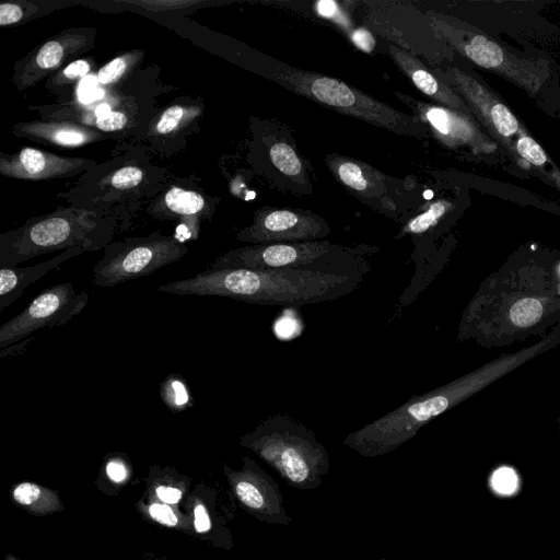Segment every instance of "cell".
<instances>
[{"label":"cell","instance_id":"obj_1","mask_svg":"<svg viewBox=\"0 0 560 560\" xmlns=\"http://www.w3.org/2000/svg\"><path fill=\"white\" fill-rule=\"evenodd\" d=\"M368 271L220 268L158 287L177 295L230 298L258 305L300 307L330 302L355 291Z\"/></svg>","mask_w":560,"mask_h":560},{"label":"cell","instance_id":"obj_2","mask_svg":"<svg viewBox=\"0 0 560 560\" xmlns=\"http://www.w3.org/2000/svg\"><path fill=\"white\" fill-rule=\"evenodd\" d=\"M119 232L116 217L70 205L33 217L21 226L0 234V267L57 250L81 247L85 252L104 249Z\"/></svg>","mask_w":560,"mask_h":560},{"label":"cell","instance_id":"obj_3","mask_svg":"<svg viewBox=\"0 0 560 560\" xmlns=\"http://www.w3.org/2000/svg\"><path fill=\"white\" fill-rule=\"evenodd\" d=\"M165 171L144 158L120 155L83 173L58 197L72 206L116 217L121 232L130 226L138 205L151 201L165 188Z\"/></svg>","mask_w":560,"mask_h":560},{"label":"cell","instance_id":"obj_4","mask_svg":"<svg viewBox=\"0 0 560 560\" xmlns=\"http://www.w3.org/2000/svg\"><path fill=\"white\" fill-rule=\"evenodd\" d=\"M292 488L314 490L330 469L326 447L304 423L282 413L261 420L240 439Z\"/></svg>","mask_w":560,"mask_h":560},{"label":"cell","instance_id":"obj_5","mask_svg":"<svg viewBox=\"0 0 560 560\" xmlns=\"http://www.w3.org/2000/svg\"><path fill=\"white\" fill-rule=\"evenodd\" d=\"M269 60L266 77L298 95L398 135L429 136V128L415 116L399 112L339 79L301 70L272 58Z\"/></svg>","mask_w":560,"mask_h":560},{"label":"cell","instance_id":"obj_6","mask_svg":"<svg viewBox=\"0 0 560 560\" xmlns=\"http://www.w3.org/2000/svg\"><path fill=\"white\" fill-rule=\"evenodd\" d=\"M477 373L466 375L422 395H415L394 410L349 433L343 445L364 457L390 453L410 441L431 420L481 386Z\"/></svg>","mask_w":560,"mask_h":560},{"label":"cell","instance_id":"obj_7","mask_svg":"<svg viewBox=\"0 0 560 560\" xmlns=\"http://www.w3.org/2000/svg\"><path fill=\"white\" fill-rule=\"evenodd\" d=\"M369 245L343 246L328 241L249 245L230 249L208 269H292L327 271H370L369 255L378 252Z\"/></svg>","mask_w":560,"mask_h":560},{"label":"cell","instance_id":"obj_8","mask_svg":"<svg viewBox=\"0 0 560 560\" xmlns=\"http://www.w3.org/2000/svg\"><path fill=\"white\" fill-rule=\"evenodd\" d=\"M103 250L93 267V282L101 288L151 275L188 253L187 246L176 236L159 232L113 241Z\"/></svg>","mask_w":560,"mask_h":560},{"label":"cell","instance_id":"obj_9","mask_svg":"<svg viewBox=\"0 0 560 560\" xmlns=\"http://www.w3.org/2000/svg\"><path fill=\"white\" fill-rule=\"evenodd\" d=\"M85 291L75 292L71 282L42 291L21 313L0 326V352L26 345L39 329L63 326L88 305Z\"/></svg>","mask_w":560,"mask_h":560},{"label":"cell","instance_id":"obj_10","mask_svg":"<svg viewBox=\"0 0 560 560\" xmlns=\"http://www.w3.org/2000/svg\"><path fill=\"white\" fill-rule=\"evenodd\" d=\"M326 164L335 179L350 194L376 211L397 220L408 211L402 200L416 184L408 185L373 166L339 154L326 156Z\"/></svg>","mask_w":560,"mask_h":560},{"label":"cell","instance_id":"obj_11","mask_svg":"<svg viewBox=\"0 0 560 560\" xmlns=\"http://www.w3.org/2000/svg\"><path fill=\"white\" fill-rule=\"evenodd\" d=\"M96 36L94 26H73L47 38L15 62L12 83L19 91L33 88L91 50Z\"/></svg>","mask_w":560,"mask_h":560},{"label":"cell","instance_id":"obj_12","mask_svg":"<svg viewBox=\"0 0 560 560\" xmlns=\"http://www.w3.org/2000/svg\"><path fill=\"white\" fill-rule=\"evenodd\" d=\"M330 226L320 215L304 209L262 207L236 240L253 245L320 241Z\"/></svg>","mask_w":560,"mask_h":560},{"label":"cell","instance_id":"obj_13","mask_svg":"<svg viewBox=\"0 0 560 560\" xmlns=\"http://www.w3.org/2000/svg\"><path fill=\"white\" fill-rule=\"evenodd\" d=\"M241 469L223 466L230 490L248 514L269 525H289L292 520L284 505L279 483L253 458L243 457Z\"/></svg>","mask_w":560,"mask_h":560},{"label":"cell","instance_id":"obj_14","mask_svg":"<svg viewBox=\"0 0 560 560\" xmlns=\"http://www.w3.org/2000/svg\"><path fill=\"white\" fill-rule=\"evenodd\" d=\"M97 162L88 158L61 156L25 147L11 154H0V174L24 180H47L82 175Z\"/></svg>","mask_w":560,"mask_h":560},{"label":"cell","instance_id":"obj_15","mask_svg":"<svg viewBox=\"0 0 560 560\" xmlns=\"http://www.w3.org/2000/svg\"><path fill=\"white\" fill-rule=\"evenodd\" d=\"M215 206L205 195L189 188L168 186L149 203L147 211L156 220H178L197 238L200 224L210 220Z\"/></svg>","mask_w":560,"mask_h":560},{"label":"cell","instance_id":"obj_16","mask_svg":"<svg viewBox=\"0 0 560 560\" xmlns=\"http://www.w3.org/2000/svg\"><path fill=\"white\" fill-rule=\"evenodd\" d=\"M396 95L443 143L450 147L468 144L476 148L479 145L480 135L467 115L420 102L400 92Z\"/></svg>","mask_w":560,"mask_h":560},{"label":"cell","instance_id":"obj_17","mask_svg":"<svg viewBox=\"0 0 560 560\" xmlns=\"http://www.w3.org/2000/svg\"><path fill=\"white\" fill-rule=\"evenodd\" d=\"M11 132L19 138L60 148L86 145L103 140L105 135L91 126L65 119L16 122Z\"/></svg>","mask_w":560,"mask_h":560},{"label":"cell","instance_id":"obj_18","mask_svg":"<svg viewBox=\"0 0 560 560\" xmlns=\"http://www.w3.org/2000/svg\"><path fill=\"white\" fill-rule=\"evenodd\" d=\"M388 55L394 63L410 79L415 86L443 107L468 115L469 108L447 84L415 56L400 47L389 45Z\"/></svg>","mask_w":560,"mask_h":560},{"label":"cell","instance_id":"obj_19","mask_svg":"<svg viewBox=\"0 0 560 560\" xmlns=\"http://www.w3.org/2000/svg\"><path fill=\"white\" fill-rule=\"evenodd\" d=\"M85 250L73 247L61 254L27 267H5L0 269V312L16 301L24 290L43 278L50 270L58 268L62 262L78 256Z\"/></svg>","mask_w":560,"mask_h":560},{"label":"cell","instance_id":"obj_20","mask_svg":"<svg viewBox=\"0 0 560 560\" xmlns=\"http://www.w3.org/2000/svg\"><path fill=\"white\" fill-rule=\"evenodd\" d=\"M11 501L34 515L45 516L63 510L55 490L32 481L15 483L11 489Z\"/></svg>","mask_w":560,"mask_h":560},{"label":"cell","instance_id":"obj_21","mask_svg":"<svg viewBox=\"0 0 560 560\" xmlns=\"http://www.w3.org/2000/svg\"><path fill=\"white\" fill-rule=\"evenodd\" d=\"M201 114L198 105H171L154 120L150 128L151 137H173L175 132L184 130Z\"/></svg>","mask_w":560,"mask_h":560},{"label":"cell","instance_id":"obj_22","mask_svg":"<svg viewBox=\"0 0 560 560\" xmlns=\"http://www.w3.org/2000/svg\"><path fill=\"white\" fill-rule=\"evenodd\" d=\"M55 10V3L35 1H5L0 4V25L13 26L37 19Z\"/></svg>","mask_w":560,"mask_h":560},{"label":"cell","instance_id":"obj_23","mask_svg":"<svg viewBox=\"0 0 560 560\" xmlns=\"http://www.w3.org/2000/svg\"><path fill=\"white\" fill-rule=\"evenodd\" d=\"M93 57L77 59L45 80V88L56 97L61 98L65 93L84 78L93 68Z\"/></svg>","mask_w":560,"mask_h":560},{"label":"cell","instance_id":"obj_24","mask_svg":"<svg viewBox=\"0 0 560 560\" xmlns=\"http://www.w3.org/2000/svg\"><path fill=\"white\" fill-rule=\"evenodd\" d=\"M144 51H124L103 65L96 72V81L102 86H113L127 77L142 60Z\"/></svg>","mask_w":560,"mask_h":560},{"label":"cell","instance_id":"obj_25","mask_svg":"<svg viewBox=\"0 0 560 560\" xmlns=\"http://www.w3.org/2000/svg\"><path fill=\"white\" fill-rule=\"evenodd\" d=\"M470 60L483 68H498L503 62V51L495 43L481 35L472 36L468 42L452 43Z\"/></svg>","mask_w":560,"mask_h":560},{"label":"cell","instance_id":"obj_26","mask_svg":"<svg viewBox=\"0 0 560 560\" xmlns=\"http://www.w3.org/2000/svg\"><path fill=\"white\" fill-rule=\"evenodd\" d=\"M151 494L166 504L176 505L183 498V481L177 480V472L173 469L152 467L150 470Z\"/></svg>","mask_w":560,"mask_h":560},{"label":"cell","instance_id":"obj_27","mask_svg":"<svg viewBox=\"0 0 560 560\" xmlns=\"http://www.w3.org/2000/svg\"><path fill=\"white\" fill-rule=\"evenodd\" d=\"M150 501L140 504L141 512L153 522L176 529H188L192 518L184 515L178 509L158 500L153 494Z\"/></svg>","mask_w":560,"mask_h":560},{"label":"cell","instance_id":"obj_28","mask_svg":"<svg viewBox=\"0 0 560 560\" xmlns=\"http://www.w3.org/2000/svg\"><path fill=\"white\" fill-rule=\"evenodd\" d=\"M160 396L164 405L173 412H183L194 404L186 380L171 374L160 385Z\"/></svg>","mask_w":560,"mask_h":560},{"label":"cell","instance_id":"obj_29","mask_svg":"<svg viewBox=\"0 0 560 560\" xmlns=\"http://www.w3.org/2000/svg\"><path fill=\"white\" fill-rule=\"evenodd\" d=\"M272 164L285 176L303 183L306 178L303 163L291 144L284 141L275 142L269 150Z\"/></svg>","mask_w":560,"mask_h":560},{"label":"cell","instance_id":"obj_30","mask_svg":"<svg viewBox=\"0 0 560 560\" xmlns=\"http://www.w3.org/2000/svg\"><path fill=\"white\" fill-rule=\"evenodd\" d=\"M451 208V203L445 200H438L431 203L425 211L408 220L397 234L396 238L399 240L406 235H421L430 231L439 223L445 213L450 211Z\"/></svg>","mask_w":560,"mask_h":560},{"label":"cell","instance_id":"obj_31","mask_svg":"<svg viewBox=\"0 0 560 560\" xmlns=\"http://www.w3.org/2000/svg\"><path fill=\"white\" fill-rule=\"evenodd\" d=\"M481 115L487 114V119L493 129L503 138H509L518 131V121L511 110L502 103L494 102L490 106L469 103Z\"/></svg>","mask_w":560,"mask_h":560},{"label":"cell","instance_id":"obj_32","mask_svg":"<svg viewBox=\"0 0 560 560\" xmlns=\"http://www.w3.org/2000/svg\"><path fill=\"white\" fill-rule=\"evenodd\" d=\"M542 311V305L538 300L525 298L512 305L509 315L514 325L526 328L540 319Z\"/></svg>","mask_w":560,"mask_h":560},{"label":"cell","instance_id":"obj_33","mask_svg":"<svg viewBox=\"0 0 560 560\" xmlns=\"http://www.w3.org/2000/svg\"><path fill=\"white\" fill-rule=\"evenodd\" d=\"M105 476L114 483H122L131 476V466L125 454L110 453L104 460Z\"/></svg>","mask_w":560,"mask_h":560},{"label":"cell","instance_id":"obj_34","mask_svg":"<svg viewBox=\"0 0 560 560\" xmlns=\"http://www.w3.org/2000/svg\"><path fill=\"white\" fill-rule=\"evenodd\" d=\"M129 125V117L126 112L114 109L97 115L90 124L91 127L103 133L122 131Z\"/></svg>","mask_w":560,"mask_h":560},{"label":"cell","instance_id":"obj_35","mask_svg":"<svg viewBox=\"0 0 560 560\" xmlns=\"http://www.w3.org/2000/svg\"><path fill=\"white\" fill-rule=\"evenodd\" d=\"M117 2L155 12L189 9L200 4L199 0H125Z\"/></svg>","mask_w":560,"mask_h":560},{"label":"cell","instance_id":"obj_36","mask_svg":"<svg viewBox=\"0 0 560 560\" xmlns=\"http://www.w3.org/2000/svg\"><path fill=\"white\" fill-rule=\"evenodd\" d=\"M516 151L522 158L536 166H541L547 161V155L542 148L526 135L518 138Z\"/></svg>","mask_w":560,"mask_h":560},{"label":"cell","instance_id":"obj_37","mask_svg":"<svg viewBox=\"0 0 560 560\" xmlns=\"http://www.w3.org/2000/svg\"><path fill=\"white\" fill-rule=\"evenodd\" d=\"M491 483L497 492L509 494L517 487V476L513 469L509 467H501L494 471Z\"/></svg>","mask_w":560,"mask_h":560},{"label":"cell","instance_id":"obj_38","mask_svg":"<svg viewBox=\"0 0 560 560\" xmlns=\"http://www.w3.org/2000/svg\"><path fill=\"white\" fill-rule=\"evenodd\" d=\"M316 11L320 16L329 19L342 27L350 28V20L335 1L324 0L317 2Z\"/></svg>","mask_w":560,"mask_h":560},{"label":"cell","instance_id":"obj_39","mask_svg":"<svg viewBox=\"0 0 560 560\" xmlns=\"http://www.w3.org/2000/svg\"><path fill=\"white\" fill-rule=\"evenodd\" d=\"M192 516V528L197 534H205L211 529V516L207 505L201 500L195 501Z\"/></svg>","mask_w":560,"mask_h":560},{"label":"cell","instance_id":"obj_40","mask_svg":"<svg viewBox=\"0 0 560 560\" xmlns=\"http://www.w3.org/2000/svg\"><path fill=\"white\" fill-rule=\"evenodd\" d=\"M349 36L353 44L365 52H371L375 46V39L372 34L363 27L354 28Z\"/></svg>","mask_w":560,"mask_h":560},{"label":"cell","instance_id":"obj_41","mask_svg":"<svg viewBox=\"0 0 560 560\" xmlns=\"http://www.w3.org/2000/svg\"><path fill=\"white\" fill-rule=\"evenodd\" d=\"M5 560H21L19 559L18 557L11 555V553H7L5 557H4Z\"/></svg>","mask_w":560,"mask_h":560},{"label":"cell","instance_id":"obj_42","mask_svg":"<svg viewBox=\"0 0 560 560\" xmlns=\"http://www.w3.org/2000/svg\"><path fill=\"white\" fill-rule=\"evenodd\" d=\"M378 560H385V559H378Z\"/></svg>","mask_w":560,"mask_h":560}]
</instances>
